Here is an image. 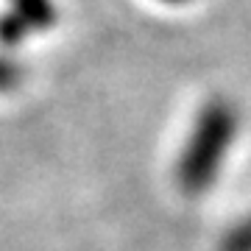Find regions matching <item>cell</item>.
I'll return each mask as SVG.
<instances>
[{"label": "cell", "instance_id": "cell-2", "mask_svg": "<svg viewBox=\"0 0 251 251\" xmlns=\"http://www.w3.org/2000/svg\"><path fill=\"white\" fill-rule=\"evenodd\" d=\"M20 23H25L28 31H45L56 23L53 0H11V11Z\"/></svg>", "mask_w": 251, "mask_h": 251}, {"label": "cell", "instance_id": "cell-1", "mask_svg": "<svg viewBox=\"0 0 251 251\" xmlns=\"http://www.w3.org/2000/svg\"><path fill=\"white\" fill-rule=\"evenodd\" d=\"M237 109L232 100L212 98L201 106L190 140L176 162V184L187 196H201L215 184L218 171L237 134Z\"/></svg>", "mask_w": 251, "mask_h": 251}, {"label": "cell", "instance_id": "cell-3", "mask_svg": "<svg viewBox=\"0 0 251 251\" xmlns=\"http://www.w3.org/2000/svg\"><path fill=\"white\" fill-rule=\"evenodd\" d=\"M218 251H251V215L240 218V221L221 237Z\"/></svg>", "mask_w": 251, "mask_h": 251}, {"label": "cell", "instance_id": "cell-5", "mask_svg": "<svg viewBox=\"0 0 251 251\" xmlns=\"http://www.w3.org/2000/svg\"><path fill=\"white\" fill-rule=\"evenodd\" d=\"M165 3H187V0H165Z\"/></svg>", "mask_w": 251, "mask_h": 251}, {"label": "cell", "instance_id": "cell-4", "mask_svg": "<svg viewBox=\"0 0 251 251\" xmlns=\"http://www.w3.org/2000/svg\"><path fill=\"white\" fill-rule=\"evenodd\" d=\"M20 81H23V70L20 64L9 56H0V92H9L14 90Z\"/></svg>", "mask_w": 251, "mask_h": 251}]
</instances>
